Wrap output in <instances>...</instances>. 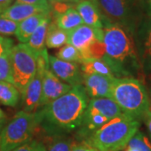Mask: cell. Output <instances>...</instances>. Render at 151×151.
Masks as SVG:
<instances>
[{
	"instance_id": "obj_1",
	"label": "cell",
	"mask_w": 151,
	"mask_h": 151,
	"mask_svg": "<svg viewBox=\"0 0 151 151\" xmlns=\"http://www.w3.org/2000/svg\"><path fill=\"white\" fill-rule=\"evenodd\" d=\"M89 100L83 85L72 86L69 92L36 112L40 127L49 136L77 130Z\"/></svg>"
},
{
	"instance_id": "obj_2",
	"label": "cell",
	"mask_w": 151,
	"mask_h": 151,
	"mask_svg": "<svg viewBox=\"0 0 151 151\" xmlns=\"http://www.w3.org/2000/svg\"><path fill=\"white\" fill-rule=\"evenodd\" d=\"M105 55L103 59L113 69L117 78L139 75L142 70L134 35L125 28L107 23L103 28Z\"/></svg>"
},
{
	"instance_id": "obj_3",
	"label": "cell",
	"mask_w": 151,
	"mask_h": 151,
	"mask_svg": "<svg viewBox=\"0 0 151 151\" xmlns=\"http://www.w3.org/2000/svg\"><path fill=\"white\" fill-rule=\"evenodd\" d=\"M139 127V120L123 113L104 124L85 141L98 151H122Z\"/></svg>"
},
{
	"instance_id": "obj_4",
	"label": "cell",
	"mask_w": 151,
	"mask_h": 151,
	"mask_svg": "<svg viewBox=\"0 0 151 151\" xmlns=\"http://www.w3.org/2000/svg\"><path fill=\"white\" fill-rule=\"evenodd\" d=\"M110 98L123 113L140 120L150 110V99L145 86L139 79L126 76L116 78L110 92Z\"/></svg>"
},
{
	"instance_id": "obj_5",
	"label": "cell",
	"mask_w": 151,
	"mask_h": 151,
	"mask_svg": "<svg viewBox=\"0 0 151 151\" xmlns=\"http://www.w3.org/2000/svg\"><path fill=\"white\" fill-rule=\"evenodd\" d=\"M107 23L125 28L133 35L143 19L142 0H92Z\"/></svg>"
},
{
	"instance_id": "obj_6",
	"label": "cell",
	"mask_w": 151,
	"mask_h": 151,
	"mask_svg": "<svg viewBox=\"0 0 151 151\" xmlns=\"http://www.w3.org/2000/svg\"><path fill=\"white\" fill-rule=\"evenodd\" d=\"M40 120L36 112L19 111L6 123L0 134V151H11L34 139Z\"/></svg>"
},
{
	"instance_id": "obj_7",
	"label": "cell",
	"mask_w": 151,
	"mask_h": 151,
	"mask_svg": "<svg viewBox=\"0 0 151 151\" xmlns=\"http://www.w3.org/2000/svg\"><path fill=\"white\" fill-rule=\"evenodd\" d=\"M119 105L111 98L90 99L84 112L81 126L76 130V140L85 141L110 120L123 114Z\"/></svg>"
},
{
	"instance_id": "obj_8",
	"label": "cell",
	"mask_w": 151,
	"mask_h": 151,
	"mask_svg": "<svg viewBox=\"0 0 151 151\" xmlns=\"http://www.w3.org/2000/svg\"><path fill=\"white\" fill-rule=\"evenodd\" d=\"M12 70L14 85L22 93L38 69V55L26 44L19 43L12 48Z\"/></svg>"
},
{
	"instance_id": "obj_9",
	"label": "cell",
	"mask_w": 151,
	"mask_h": 151,
	"mask_svg": "<svg viewBox=\"0 0 151 151\" xmlns=\"http://www.w3.org/2000/svg\"><path fill=\"white\" fill-rule=\"evenodd\" d=\"M49 67V55L47 52L38 56V69L35 76L28 83L21 93L22 110L27 113H35L39 108L42 92L44 73Z\"/></svg>"
},
{
	"instance_id": "obj_10",
	"label": "cell",
	"mask_w": 151,
	"mask_h": 151,
	"mask_svg": "<svg viewBox=\"0 0 151 151\" xmlns=\"http://www.w3.org/2000/svg\"><path fill=\"white\" fill-rule=\"evenodd\" d=\"M135 47L144 73H151V14L142 19L134 35Z\"/></svg>"
},
{
	"instance_id": "obj_11",
	"label": "cell",
	"mask_w": 151,
	"mask_h": 151,
	"mask_svg": "<svg viewBox=\"0 0 151 151\" xmlns=\"http://www.w3.org/2000/svg\"><path fill=\"white\" fill-rule=\"evenodd\" d=\"M98 40H103V29L81 24L67 32V45L76 48L83 55L88 48Z\"/></svg>"
},
{
	"instance_id": "obj_12",
	"label": "cell",
	"mask_w": 151,
	"mask_h": 151,
	"mask_svg": "<svg viewBox=\"0 0 151 151\" xmlns=\"http://www.w3.org/2000/svg\"><path fill=\"white\" fill-rule=\"evenodd\" d=\"M49 65L50 70L63 82L70 86L82 85L83 76L79 64L61 60L55 55H49Z\"/></svg>"
},
{
	"instance_id": "obj_13",
	"label": "cell",
	"mask_w": 151,
	"mask_h": 151,
	"mask_svg": "<svg viewBox=\"0 0 151 151\" xmlns=\"http://www.w3.org/2000/svg\"><path fill=\"white\" fill-rule=\"evenodd\" d=\"M50 5L54 22L60 29L68 32L83 24L79 13L71 4L66 2H57L50 4Z\"/></svg>"
},
{
	"instance_id": "obj_14",
	"label": "cell",
	"mask_w": 151,
	"mask_h": 151,
	"mask_svg": "<svg viewBox=\"0 0 151 151\" xmlns=\"http://www.w3.org/2000/svg\"><path fill=\"white\" fill-rule=\"evenodd\" d=\"M72 86L60 80L54 73L50 70V65L44 73L42 81V92L40 100L39 108L44 107L52 103L57 98L69 92Z\"/></svg>"
},
{
	"instance_id": "obj_15",
	"label": "cell",
	"mask_w": 151,
	"mask_h": 151,
	"mask_svg": "<svg viewBox=\"0 0 151 151\" xmlns=\"http://www.w3.org/2000/svg\"><path fill=\"white\" fill-rule=\"evenodd\" d=\"M83 83L89 99L110 98V92L116 77L99 75V74H82Z\"/></svg>"
},
{
	"instance_id": "obj_16",
	"label": "cell",
	"mask_w": 151,
	"mask_h": 151,
	"mask_svg": "<svg viewBox=\"0 0 151 151\" xmlns=\"http://www.w3.org/2000/svg\"><path fill=\"white\" fill-rule=\"evenodd\" d=\"M40 13L50 14L37 6L15 2L14 4L8 7L6 9L0 12V18H4L7 19H9L11 21L19 23L29 17L35 15L36 14H40Z\"/></svg>"
},
{
	"instance_id": "obj_17",
	"label": "cell",
	"mask_w": 151,
	"mask_h": 151,
	"mask_svg": "<svg viewBox=\"0 0 151 151\" xmlns=\"http://www.w3.org/2000/svg\"><path fill=\"white\" fill-rule=\"evenodd\" d=\"M75 7L84 24L97 29H103L104 26L103 17L92 0H81L76 4Z\"/></svg>"
},
{
	"instance_id": "obj_18",
	"label": "cell",
	"mask_w": 151,
	"mask_h": 151,
	"mask_svg": "<svg viewBox=\"0 0 151 151\" xmlns=\"http://www.w3.org/2000/svg\"><path fill=\"white\" fill-rule=\"evenodd\" d=\"M49 15H50V14L40 13L18 23L14 35L16 36L19 43H27L29 39L32 35L33 33L35 31V29L40 24V23Z\"/></svg>"
},
{
	"instance_id": "obj_19",
	"label": "cell",
	"mask_w": 151,
	"mask_h": 151,
	"mask_svg": "<svg viewBox=\"0 0 151 151\" xmlns=\"http://www.w3.org/2000/svg\"><path fill=\"white\" fill-rule=\"evenodd\" d=\"M50 21H51V17L50 15H49L40 23V24L38 26L35 31L33 33V35L26 43L28 46L38 56L47 52L46 45H45V39H46L48 26Z\"/></svg>"
},
{
	"instance_id": "obj_20",
	"label": "cell",
	"mask_w": 151,
	"mask_h": 151,
	"mask_svg": "<svg viewBox=\"0 0 151 151\" xmlns=\"http://www.w3.org/2000/svg\"><path fill=\"white\" fill-rule=\"evenodd\" d=\"M14 41L9 39L5 46L0 51V81H8L14 84L12 70V48Z\"/></svg>"
},
{
	"instance_id": "obj_21",
	"label": "cell",
	"mask_w": 151,
	"mask_h": 151,
	"mask_svg": "<svg viewBox=\"0 0 151 151\" xmlns=\"http://www.w3.org/2000/svg\"><path fill=\"white\" fill-rule=\"evenodd\" d=\"M80 66L82 74H99L116 77L112 67L103 59L93 58L85 60Z\"/></svg>"
},
{
	"instance_id": "obj_22",
	"label": "cell",
	"mask_w": 151,
	"mask_h": 151,
	"mask_svg": "<svg viewBox=\"0 0 151 151\" xmlns=\"http://www.w3.org/2000/svg\"><path fill=\"white\" fill-rule=\"evenodd\" d=\"M21 99V93L14 84L0 81V104L16 107Z\"/></svg>"
},
{
	"instance_id": "obj_23",
	"label": "cell",
	"mask_w": 151,
	"mask_h": 151,
	"mask_svg": "<svg viewBox=\"0 0 151 151\" xmlns=\"http://www.w3.org/2000/svg\"><path fill=\"white\" fill-rule=\"evenodd\" d=\"M67 41V32L60 29L57 24L51 20L48 26L45 45L50 49H57L66 45Z\"/></svg>"
},
{
	"instance_id": "obj_24",
	"label": "cell",
	"mask_w": 151,
	"mask_h": 151,
	"mask_svg": "<svg viewBox=\"0 0 151 151\" xmlns=\"http://www.w3.org/2000/svg\"><path fill=\"white\" fill-rule=\"evenodd\" d=\"M50 139L47 145H45L46 151H70L77 140L67 134H59L49 136Z\"/></svg>"
},
{
	"instance_id": "obj_25",
	"label": "cell",
	"mask_w": 151,
	"mask_h": 151,
	"mask_svg": "<svg viewBox=\"0 0 151 151\" xmlns=\"http://www.w3.org/2000/svg\"><path fill=\"white\" fill-rule=\"evenodd\" d=\"M55 57L64 61L76 63L79 65H81L84 61V58L81 52L74 46L67 44L60 48L58 52L55 55Z\"/></svg>"
},
{
	"instance_id": "obj_26",
	"label": "cell",
	"mask_w": 151,
	"mask_h": 151,
	"mask_svg": "<svg viewBox=\"0 0 151 151\" xmlns=\"http://www.w3.org/2000/svg\"><path fill=\"white\" fill-rule=\"evenodd\" d=\"M126 148L137 151H151V144L145 135L138 131L130 139Z\"/></svg>"
},
{
	"instance_id": "obj_27",
	"label": "cell",
	"mask_w": 151,
	"mask_h": 151,
	"mask_svg": "<svg viewBox=\"0 0 151 151\" xmlns=\"http://www.w3.org/2000/svg\"><path fill=\"white\" fill-rule=\"evenodd\" d=\"M11 151H46V148L43 142L34 139L17 147Z\"/></svg>"
},
{
	"instance_id": "obj_28",
	"label": "cell",
	"mask_w": 151,
	"mask_h": 151,
	"mask_svg": "<svg viewBox=\"0 0 151 151\" xmlns=\"http://www.w3.org/2000/svg\"><path fill=\"white\" fill-rule=\"evenodd\" d=\"M18 23L4 18H0V35H13L16 31Z\"/></svg>"
},
{
	"instance_id": "obj_29",
	"label": "cell",
	"mask_w": 151,
	"mask_h": 151,
	"mask_svg": "<svg viewBox=\"0 0 151 151\" xmlns=\"http://www.w3.org/2000/svg\"><path fill=\"white\" fill-rule=\"evenodd\" d=\"M15 2L25 4L37 6L39 8H41L42 9L46 12L51 13V5L49 3L48 0H16Z\"/></svg>"
},
{
	"instance_id": "obj_30",
	"label": "cell",
	"mask_w": 151,
	"mask_h": 151,
	"mask_svg": "<svg viewBox=\"0 0 151 151\" xmlns=\"http://www.w3.org/2000/svg\"><path fill=\"white\" fill-rule=\"evenodd\" d=\"M70 151H98L86 141H77Z\"/></svg>"
},
{
	"instance_id": "obj_31",
	"label": "cell",
	"mask_w": 151,
	"mask_h": 151,
	"mask_svg": "<svg viewBox=\"0 0 151 151\" xmlns=\"http://www.w3.org/2000/svg\"><path fill=\"white\" fill-rule=\"evenodd\" d=\"M143 119L145 120V123L147 125V128H148V129L150 131V134L151 135V109L144 116Z\"/></svg>"
},
{
	"instance_id": "obj_32",
	"label": "cell",
	"mask_w": 151,
	"mask_h": 151,
	"mask_svg": "<svg viewBox=\"0 0 151 151\" xmlns=\"http://www.w3.org/2000/svg\"><path fill=\"white\" fill-rule=\"evenodd\" d=\"M14 1V0H0V12L4 10L11 4H13Z\"/></svg>"
},
{
	"instance_id": "obj_33",
	"label": "cell",
	"mask_w": 151,
	"mask_h": 151,
	"mask_svg": "<svg viewBox=\"0 0 151 151\" xmlns=\"http://www.w3.org/2000/svg\"><path fill=\"white\" fill-rule=\"evenodd\" d=\"M9 38L3 37V36L0 35V51L5 46V45L9 41Z\"/></svg>"
},
{
	"instance_id": "obj_34",
	"label": "cell",
	"mask_w": 151,
	"mask_h": 151,
	"mask_svg": "<svg viewBox=\"0 0 151 151\" xmlns=\"http://www.w3.org/2000/svg\"><path fill=\"white\" fill-rule=\"evenodd\" d=\"M143 4L148 10V14H151V0H142Z\"/></svg>"
},
{
	"instance_id": "obj_35",
	"label": "cell",
	"mask_w": 151,
	"mask_h": 151,
	"mask_svg": "<svg viewBox=\"0 0 151 151\" xmlns=\"http://www.w3.org/2000/svg\"><path fill=\"white\" fill-rule=\"evenodd\" d=\"M7 123V119H0V134H1V132H2V130L4 129V125Z\"/></svg>"
},
{
	"instance_id": "obj_36",
	"label": "cell",
	"mask_w": 151,
	"mask_h": 151,
	"mask_svg": "<svg viewBox=\"0 0 151 151\" xmlns=\"http://www.w3.org/2000/svg\"><path fill=\"white\" fill-rule=\"evenodd\" d=\"M50 4H53V3H57V2H70V0H48Z\"/></svg>"
},
{
	"instance_id": "obj_37",
	"label": "cell",
	"mask_w": 151,
	"mask_h": 151,
	"mask_svg": "<svg viewBox=\"0 0 151 151\" xmlns=\"http://www.w3.org/2000/svg\"><path fill=\"white\" fill-rule=\"evenodd\" d=\"M6 119V115L4 112L0 108V119Z\"/></svg>"
},
{
	"instance_id": "obj_38",
	"label": "cell",
	"mask_w": 151,
	"mask_h": 151,
	"mask_svg": "<svg viewBox=\"0 0 151 151\" xmlns=\"http://www.w3.org/2000/svg\"><path fill=\"white\" fill-rule=\"evenodd\" d=\"M124 151H137L135 150H132V149H129V148H125Z\"/></svg>"
},
{
	"instance_id": "obj_39",
	"label": "cell",
	"mask_w": 151,
	"mask_h": 151,
	"mask_svg": "<svg viewBox=\"0 0 151 151\" xmlns=\"http://www.w3.org/2000/svg\"><path fill=\"white\" fill-rule=\"evenodd\" d=\"M150 109H151V99H150Z\"/></svg>"
}]
</instances>
